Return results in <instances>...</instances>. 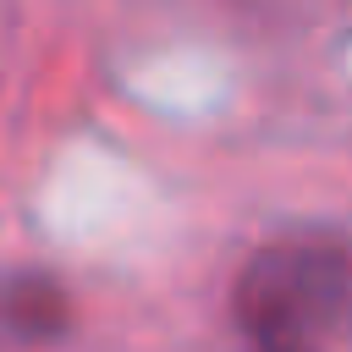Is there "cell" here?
I'll list each match as a JSON object with an SVG mask.
<instances>
[{
  "instance_id": "obj_1",
  "label": "cell",
  "mask_w": 352,
  "mask_h": 352,
  "mask_svg": "<svg viewBox=\"0 0 352 352\" xmlns=\"http://www.w3.org/2000/svg\"><path fill=\"white\" fill-rule=\"evenodd\" d=\"M236 302L258 352H336L352 330V253L336 242H275L248 264Z\"/></svg>"
}]
</instances>
